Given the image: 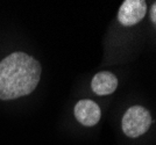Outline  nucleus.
<instances>
[{"instance_id":"1","label":"nucleus","mask_w":156,"mask_h":145,"mask_svg":"<svg viewBox=\"0 0 156 145\" xmlns=\"http://www.w3.org/2000/svg\"><path fill=\"white\" fill-rule=\"evenodd\" d=\"M42 67L34 57L15 51L0 62V100L19 99L37 87Z\"/></svg>"},{"instance_id":"2","label":"nucleus","mask_w":156,"mask_h":145,"mask_svg":"<svg viewBox=\"0 0 156 145\" xmlns=\"http://www.w3.org/2000/svg\"><path fill=\"white\" fill-rule=\"evenodd\" d=\"M151 116L148 109L142 106H132L125 113L121 128L124 133L129 138H137L149 130Z\"/></svg>"},{"instance_id":"3","label":"nucleus","mask_w":156,"mask_h":145,"mask_svg":"<svg viewBox=\"0 0 156 145\" xmlns=\"http://www.w3.org/2000/svg\"><path fill=\"white\" fill-rule=\"evenodd\" d=\"M147 14V2L144 0H125L118 12V21L121 26H135Z\"/></svg>"},{"instance_id":"4","label":"nucleus","mask_w":156,"mask_h":145,"mask_svg":"<svg viewBox=\"0 0 156 145\" xmlns=\"http://www.w3.org/2000/svg\"><path fill=\"white\" fill-rule=\"evenodd\" d=\"M75 117L84 126H93L100 121L101 110L100 107L92 100H79L73 108Z\"/></svg>"},{"instance_id":"5","label":"nucleus","mask_w":156,"mask_h":145,"mask_svg":"<svg viewBox=\"0 0 156 145\" xmlns=\"http://www.w3.org/2000/svg\"><path fill=\"white\" fill-rule=\"evenodd\" d=\"M118 78L115 74L108 71L98 72L91 81V88L94 94L99 96L110 95L117 89Z\"/></svg>"},{"instance_id":"6","label":"nucleus","mask_w":156,"mask_h":145,"mask_svg":"<svg viewBox=\"0 0 156 145\" xmlns=\"http://www.w3.org/2000/svg\"><path fill=\"white\" fill-rule=\"evenodd\" d=\"M149 18H150V21L155 25L156 23V4L154 2L151 7H150V11H149Z\"/></svg>"}]
</instances>
